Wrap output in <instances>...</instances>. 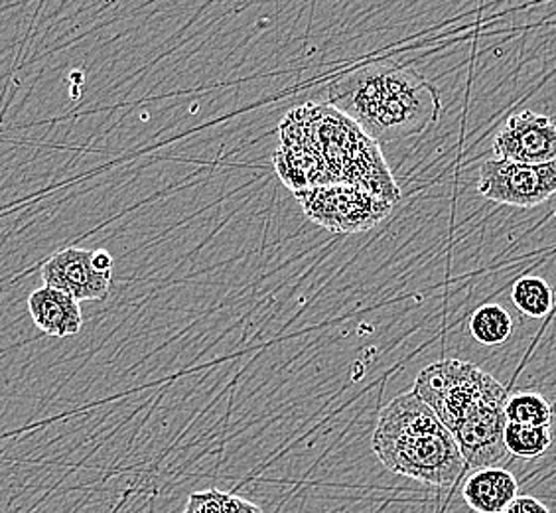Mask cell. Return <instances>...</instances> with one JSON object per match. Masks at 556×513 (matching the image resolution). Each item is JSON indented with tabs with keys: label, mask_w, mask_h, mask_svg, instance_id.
<instances>
[{
	"label": "cell",
	"mask_w": 556,
	"mask_h": 513,
	"mask_svg": "<svg viewBox=\"0 0 556 513\" xmlns=\"http://www.w3.org/2000/svg\"><path fill=\"white\" fill-rule=\"evenodd\" d=\"M184 513H263V510L233 493L205 490L190 496Z\"/></svg>",
	"instance_id": "cell-15"
},
{
	"label": "cell",
	"mask_w": 556,
	"mask_h": 513,
	"mask_svg": "<svg viewBox=\"0 0 556 513\" xmlns=\"http://www.w3.org/2000/svg\"><path fill=\"white\" fill-rule=\"evenodd\" d=\"M43 287L62 290L77 300L108 299L111 290V273H99L93 267L91 251L67 247L50 256L42 265Z\"/></svg>",
	"instance_id": "cell-8"
},
{
	"label": "cell",
	"mask_w": 556,
	"mask_h": 513,
	"mask_svg": "<svg viewBox=\"0 0 556 513\" xmlns=\"http://www.w3.org/2000/svg\"><path fill=\"white\" fill-rule=\"evenodd\" d=\"M328 105L353 121L377 145L427 130L442 111L439 89L432 82L410 65L391 62L340 75L328 87Z\"/></svg>",
	"instance_id": "cell-2"
},
{
	"label": "cell",
	"mask_w": 556,
	"mask_h": 513,
	"mask_svg": "<svg viewBox=\"0 0 556 513\" xmlns=\"http://www.w3.org/2000/svg\"><path fill=\"white\" fill-rule=\"evenodd\" d=\"M478 190L502 205L535 208L556 193V161L548 164H517L492 161L480 166Z\"/></svg>",
	"instance_id": "cell-6"
},
{
	"label": "cell",
	"mask_w": 556,
	"mask_h": 513,
	"mask_svg": "<svg viewBox=\"0 0 556 513\" xmlns=\"http://www.w3.org/2000/svg\"><path fill=\"white\" fill-rule=\"evenodd\" d=\"M514 304L531 318H545L553 311L555 290L541 277L519 278L511 290Z\"/></svg>",
	"instance_id": "cell-12"
},
{
	"label": "cell",
	"mask_w": 556,
	"mask_h": 513,
	"mask_svg": "<svg viewBox=\"0 0 556 513\" xmlns=\"http://www.w3.org/2000/svg\"><path fill=\"white\" fill-rule=\"evenodd\" d=\"M280 140L316 150L330 183L362 186L391 202L399 200V188L379 145L330 105L292 109L280 125Z\"/></svg>",
	"instance_id": "cell-4"
},
{
	"label": "cell",
	"mask_w": 556,
	"mask_h": 513,
	"mask_svg": "<svg viewBox=\"0 0 556 513\" xmlns=\"http://www.w3.org/2000/svg\"><path fill=\"white\" fill-rule=\"evenodd\" d=\"M500 161L517 164H548L556 161L555 121L535 111H521L507 118L493 139Z\"/></svg>",
	"instance_id": "cell-7"
},
{
	"label": "cell",
	"mask_w": 556,
	"mask_h": 513,
	"mask_svg": "<svg viewBox=\"0 0 556 513\" xmlns=\"http://www.w3.org/2000/svg\"><path fill=\"white\" fill-rule=\"evenodd\" d=\"M505 449L517 459L533 460L543 456L553 445L551 427H525L511 425L505 427Z\"/></svg>",
	"instance_id": "cell-14"
},
{
	"label": "cell",
	"mask_w": 556,
	"mask_h": 513,
	"mask_svg": "<svg viewBox=\"0 0 556 513\" xmlns=\"http://www.w3.org/2000/svg\"><path fill=\"white\" fill-rule=\"evenodd\" d=\"M505 418L511 425L525 427H551L553 423V406L545 397L531 391L515 393L507 399Z\"/></svg>",
	"instance_id": "cell-13"
},
{
	"label": "cell",
	"mask_w": 556,
	"mask_h": 513,
	"mask_svg": "<svg viewBox=\"0 0 556 513\" xmlns=\"http://www.w3.org/2000/svg\"><path fill=\"white\" fill-rule=\"evenodd\" d=\"M91 261H93V267L99 271V273H111L113 275V256L105 249H97V251H91Z\"/></svg>",
	"instance_id": "cell-17"
},
{
	"label": "cell",
	"mask_w": 556,
	"mask_h": 513,
	"mask_svg": "<svg viewBox=\"0 0 556 513\" xmlns=\"http://www.w3.org/2000/svg\"><path fill=\"white\" fill-rule=\"evenodd\" d=\"M371 447L387 471L434 488L454 486L466 471L458 442L415 391L381 409Z\"/></svg>",
	"instance_id": "cell-3"
},
{
	"label": "cell",
	"mask_w": 556,
	"mask_h": 513,
	"mask_svg": "<svg viewBox=\"0 0 556 513\" xmlns=\"http://www.w3.org/2000/svg\"><path fill=\"white\" fill-rule=\"evenodd\" d=\"M519 496V481L500 466L471 471L462 486V498L478 513H502Z\"/></svg>",
	"instance_id": "cell-10"
},
{
	"label": "cell",
	"mask_w": 556,
	"mask_h": 513,
	"mask_svg": "<svg viewBox=\"0 0 556 513\" xmlns=\"http://www.w3.org/2000/svg\"><path fill=\"white\" fill-rule=\"evenodd\" d=\"M306 217L332 234H357L381 224L393 203L379 193L352 184L318 186L296 193Z\"/></svg>",
	"instance_id": "cell-5"
},
{
	"label": "cell",
	"mask_w": 556,
	"mask_h": 513,
	"mask_svg": "<svg viewBox=\"0 0 556 513\" xmlns=\"http://www.w3.org/2000/svg\"><path fill=\"white\" fill-rule=\"evenodd\" d=\"M514 331L509 312L500 304H483L471 314L470 334L483 346H500L507 342Z\"/></svg>",
	"instance_id": "cell-11"
},
{
	"label": "cell",
	"mask_w": 556,
	"mask_h": 513,
	"mask_svg": "<svg viewBox=\"0 0 556 513\" xmlns=\"http://www.w3.org/2000/svg\"><path fill=\"white\" fill-rule=\"evenodd\" d=\"M502 513H551V510L535 496H517Z\"/></svg>",
	"instance_id": "cell-16"
},
{
	"label": "cell",
	"mask_w": 556,
	"mask_h": 513,
	"mask_svg": "<svg viewBox=\"0 0 556 513\" xmlns=\"http://www.w3.org/2000/svg\"><path fill=\"white\" fill-rule=\"evenodd\" d=\"M28 311L34 324L48 336L67 338L75 336L84 326V314L79 302L65 295L62 290L42 289L34 290L28 299Z\"/></svg>",
	"instance_id": "cell-9"
},
{
	"label": "cell",
	"mask_w": 556,
	"mask_h": 513,
	"mask_svg": "<svg viewBox=\"0 0 556 513\" xmlns=\"http://www.w3.org/2000/svg\"><path fill=\"white\" fill-rule=\"evenodd\" d=\"M413 391L427 403L458 442L466 468L480 471L507 460V387L482 367L442 360L425 367Z\"/></svg>",
	"instance_id": "cell-1"
}]
</instances>
